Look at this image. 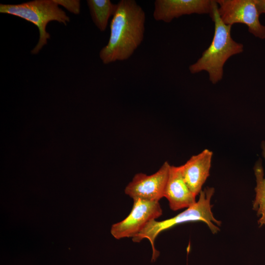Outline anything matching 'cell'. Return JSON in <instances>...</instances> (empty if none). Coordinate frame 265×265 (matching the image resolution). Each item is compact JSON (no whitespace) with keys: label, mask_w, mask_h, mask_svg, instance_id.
<instances>
[{"label":"cell","mask_w":265,"mask_h":265,"mask_svg":"<svg viewBox=\"0 0 265 265\" xmlns=\"http://www.w3.org/2000/svg\"><path fill=\"white\" fill-rule=\"evenodd\" d=\"M55 0H34L18 4H0V12L22 18L36 26L39 31V39L31 53L37 54L50 38L46 31L49 23L56 21L66 25L69 17L60 9Z\"/></svg>","instance_id":"4"},{"label":"cell","mask_w":265,"mask_h":265,"mask_svg":"<svg viewBox=\"0 0 265 265\" xmlns=\"http://www.w3.org/2000/svg\"><path fill=\"white\" fill-rule=\"evenodd\" d=\"M170 165L165 161L152 175L142 173L135 174L126 186L125 193L133 200L159 201L164 197Z\"/></svg>","instance_id":"7"},{"label":"cell","mask_w":265,"mask_h":265,"mask_svg":"<svg viewBox=\"0 0 265 265\" xmlns=\"http://www.w3.org/2000/svg\"><path fill=\"white\" fill-rule=\"evenodd\" d=\"M210 15L214 24L212 40L202 56L189 66V70L193 74L206 71L211 82L216 84L223 78L225 62L232 56L243 52V45L232 38V26L225 24L221 19L216 0H212Z\"/></svg>","instance_id":"2"},{"label":"cell","mask_w":265,"mask_h":265,"mask_svg":"<svg viewBox=\"0 0 265 265\" xmlns=\"http://www.w3.org/2000/svg\"><path fill=\"white\" fill-rule=\"evenodd\" d=\"M87 3L93 23L100 31H104L109 18L116 12L117 4L110 0H88Z\"/></svg>","instance_id":"12"},{"label":"cell","mask_w":265,"mask_h":265,"mask_svg":"<svg viewBox=\"0 0 265 265\" xmlns=\"http://www.w3.org/2000/svg\"><path fill=\"white\" fill-rule=\"evenodd\" d=\"M218 11L223 23L232 26L243 24L255 37L265 39V26L260 21L255 0H217Z\"/></svg>","instance_id":"5"},{"label":"cell","mask_w":265,"mask_h":265,"mask_svg":"<svg viewBox=\"0 0 265 265\" xmlns=\"http://www.w3.org/2000/svg\"><path fill=\"white\" fill-rule=\"evenodd\" d=\"M261 146L263 156L265 159V141L262 142ZM254 173L256 186L253 209L257 212V215L259 217L258 223L261 227L265 225V178L264 177V170L260 160L255 165Z\"/></svg>","instance_id":"11"},{"label":"cell","mask_w":265,"mask_h":265,"mask_svg":"<svg viewBox=\"0 0 265 265\" xmlns=\"http://www.w3.org/2000/svg\"><path fill=\"white\" fill-rule=\"evenodd\" d=\"M110 24L108 43L99 56L105 64L129 59L142 42L145 13L134 0H121Z\"/></svg>","instance_id":"1"},{"label":"cell","mask_w":265,"mask_h":265,"mask_svg":"<svg viewBox=\"0 0 265 265\" xmlns=\"http://www.w3.org/2000/svg\"><path fill=\"white\" fill-rule=\"evenodd\" d=\"M214 192L213 187H207L199 193V199L192 206L174 217L162 221L153 220L150 221L145 228L132 238L135 242H139L143 239L150 241L152 248V261L159 257V252L155 247V241L161 232L177 225L190 221H202L205 223L212 232L215 234L219 231L218 226L220 221L216 220L212 212L211 200Z\"/></svg>","instance_id":"3"},{"label":"cell","mask_w":265,"mask_h":265,"mask_svg":"<svg viewBox=\"0 0 265 265\" xmlns=\"http://www.w3.org/2000/svg\"><path fill=\"white\" fill-rule=\"evenodd\" d=\"M212 152L205 149L200 153L192 156L181 166L184 180L190 191L196 196L210 175Z\"/></svg>","instance_id":"9"},{"label":"cell","mask_w":265,"mask_h":265,"mask_svg":"<svg viewBox=\"0 0 265 265\" xmlns=\"http://www.w3.org/2000/svg\"><path fill=\"white\" fill-rule=\"evenodd\" d=\"M130 214L123 220L113 224L111 235L117 239L133 238L139 233L151 221L159 217L162 211L159 201L133 200Z\"/></svg>","instance_id":"6"},{"label":"cell","mask_w":265,"mask_h":265,"mask_svg":"<svg viewBox=\"0 0 265 265\" xmlns=\"http://www.w3.org/2000/svg\"><path fill=\"white\" fill-rule=\"evenodd\" d=\"M58 5H61L64 7L70 12L75 14H79L80 12V1L79 0H55Z\"/></svg>","instance_id":"13"},{"label":"cell","mask_w":265,"mask_h":265,"mask_svg":"<svg viewBox=\"0 0 265 265\" xmlns=\"http://www.w3.org/2000/svg\"><path fill=\"white\" fill-rule=\"evenodd\" d=\"M164 197L173 211L187 209L196 203V196L186 183L181 166L170 165Z\"/></svg>","instance_id":"10"},{"label":"cell","mask_w":265,"mask_h":265,"mask_svg":"<svg viewBox=\"0 0 265 265\" xmlns=\"http://www.w3.org/2000/svg\"><path fill=\"white\" fill-rule=\"evenodd\" d=\"M212 2L211 0H156L153 17L156 21L168 23L183 15L210 14Z\"/></svg>","instance_id":"8"},{"label":"cell","mask_w":265,"mask_h":265,"mask_svg":"<svg viewBox=\"0 0 265 265\" xmlns=\"http://www.w3.org/2000/svg\"><path fill=\"white\" fill-rule=\"evenodd\" d=\"M260 14H265V0H255Z\"/></svg>","instance_id":"14"}]
</instances>
